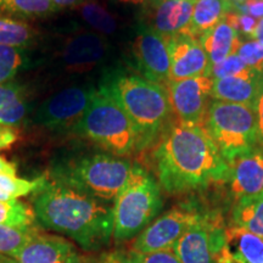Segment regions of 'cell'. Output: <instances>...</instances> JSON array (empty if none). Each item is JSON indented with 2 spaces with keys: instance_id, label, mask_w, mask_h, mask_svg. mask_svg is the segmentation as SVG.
Wrapping results in <instances>:
<instances>
[{
  "instance_id": "cell-34",
  "label": "cell",
  "mask_w": 263,
  "mask_h": 263,
  "mask_svg": "<svg viewBox=\"0 0 263 263\" xmlns=\"http://www.w3.org/2000/svg\"><path fill=\"white\" fill-rule=\"evenodd\" d=\"M234 9L256 20L263 18V0H246L242 4L234 6Z\"/></svg>"
},
{
  "instance_id": "cell-3",
  "label": "cell",
  "mask_w": 263,
  "mask_h": 263,
  "mask_svg": "<svg viewBox=\"0 0 263 263\" xmlns=\"http://www.w3.org/2000/svg\"><path fill=\"white\" fill-rule=\"evenodd\" d=\"M99 87L104 88L129 117L137 130L139 149L155 139L173 114L166 88L139 74L111 71Z\"/></svg>"
},
{
  "instance_id": "cell-9",
  "label": "cell",
  "mask_w": 263,
  "mask_h": 263,
  "mask_svg": "<svg viewBox=\"0 0 263 263\" xmlns=\"http://www.w3.org/2000/svg\"><path fill=\"white\" fill-rule=\"evenodd\" d=\"M97 88L91 85H73L59 90L38 107L33 116V123L50 130H74Z\"/></svg>"
},
{
  "instance_id": "cell-21",
  "label": "cell",
  "mask_w": 263,
  "mask_h": 263,
  "mask_svg": "<svg viewBox=\"0 0 263 263\" xmlns=\"http://www.w3.org/2000/svg\"><path fill=\"white\" fill-rule=\"evenodd\" d=\"M227 242L233 263H263V238L239 228L227 227Z\"/></svg>"
},
{
  "instance_id": "cell-39",
  "label": "cell",
  "mask_w": 263,
  "mask_h": 263,
  "mask_svg": "<svg viewBox=\"0 0 263 263\" xmlns=\"http://www.w3.org/2000/svg\"><path fill=\"white\" fill-rule=\"evenodd\" d=\"M252 39L261 42L263 44V18H259L257 21V26H256L254 37H252Z\"/></svg>"
},
{
  "instance_id": "cell-27",
  "label": "cell",
  "mask_w": 263,
  "mask_h": 263,
  "mask_svg": "<svg viewBox=\"0 0 263 263\" xmlns=\"http://www.w3.org/2000/svg\"><path fill=\"white\" fill-rule=\"evenodd\" d=\"M34 221L35 216L32 206L18 200L0 201V224L16 228H29Z\"/></svg>"
},
{
  "instance_id": "cell-40",
  "label": "cell",
  "mask_w": 263,
  "mask_h": 263,
  "mask_svg": "<svg viewBox=\"0 0 263 263\" xmlns=\"http://www.w3.org/2000/svg\"><path fill=\"white\" fill-rule=\"evenodd\" d=\"M121 3H124V4H132V5H144L149 6L155 3L156 0H120Z\"/></svg>"
},
{
  "instance_id": "cell-15",
  "label": "cell",
  "mask_w": 263,
  "mask_h": 263,
  "mask_svg": "<svg viewBox=\"0 0 263 263\" xmlns=\"http://www.w3.org/2000/svg\"><path fill=\"white\" fill-rule=\"evenodd\" d=\"M229 192L234 201L263 193V150L261 147L228 161Z\"/></svg>"
},
{
  "instance_id": "cell-14",
  "label": "cell",
  "mask_w": 263,
  "mask_h": 263,
  "mask_svg": "<svg viewBox=\"0 0 263 263\" xmlns=\"http://www.w3.org/2000/svg\"><path fill=\"white\" fill-rule=\"evenodd\" d=\"M12 263H85L76 246L59 235L39 234L31 238L11 258Z\"/></svg>"
},
{
  "instance_id": "cell-36",
  "label": "cell",
  "mask_w": 263,
  "mask_h": 263,
  "mask_svg": "<svg viewBox=\"0 0 263 263\" xmlns=\"http://www.w3.org/2000/svg\"><path fill=\"white\" fill-rule=\"evenodd\" d=\"M257 120H258V133H259V146L263 150V89L259 95L257 103Z\"/></svg>"
},
{
  "instance_id": "cell-20",
  "label": "cell",
  "mask_w": 263,
  "mask_h": 263,
  "mask_svg": "<svg viewBox=\"0 0 263 263\" xmlns=\"http://www.w3.org/2000/svg\"><path fill=\"white\" fill-rule=\"evenodd\" d=\"M233 8L228 0H195L189 26L183 33L200 39L222 22Z\"/></svg>"
},
{
  "instance_id": "cell-38",
  "label": "cell",
  "mask_w": 263,
  "mask_h": 263,
  "mask_svg": "<svg viewBox=\"0 0 263 263\" xmlns=\"http://www.w3.org/2000/svg\"><path fill=\"white\" fill-rule=\"evenodd\" d=\"M0 173L16 174V164L10 162L5 157L0 156Z\"/></svg>"
},
{
  "instance_id": "cell-22",
  "label": "cell",
  "mask_w": 263,
  "mask_h": 263,
  "mask_svg": "<svg viewBox=\"0 0 263 263\" xmlns=\"http://www.w3.org/2000/svg\"><path fill=\"white\" fill-rule=\"evenodd\" d=\"M28 114L25 89L15 81L0 83V126L17 127Z\"/></svg>"
},
{
  "instance_id": "cell-32",
  "label": "cell",
  "mask_w": 263,
  "mask_h": 263,
  "mask_svg": "<svg viewBox=\"0 0 263 263\" xmlns=\"http://www.w3.org/2000/svg\"><path fill=\"white\" fill-rule=\"evenodd\" d=\"M239 58L245 62L251 70L262 72L263 70V44L261 42L250 39V41L241 42L238 49Z\"/></svg>"
},
{
  "instance_id": "cell-31",
  "label": "cell",
  "mask_w": 263,
  "mask_h": 263,
  "mask_svg": "<svg viewBox=\"0 0 263 263\" xmlns=\"http://www.w3.org/2000/svg\"><path fill=\"white\" fill-rule=\"evenodd\" d=\"M121 263H182L173 250H160L153 252H139L128 250L114 254Z\"/></svg>"
},
{
  "instance_id": "cell-13",
  "label": "cell",
  "mask_w": 263,
  "mask_h": 263,
  "mask_svg": "<svg viewBox=\"0 0 263 263\" xmlns=\"http://www.w3.org/2000/svg\"><path fill=\"white\" fill-rule=\"evenodd\" d=\"M167 43L171 62L170 82L210 74L211 65L199 39L180 33Z\"/></svg>"
},
{
  "instance_id": "cell-1",
  "label": "cell",
  "mask_w": 263,
  "mask_h": 263,
  "mask_svg": "<svg viewBox=\"0 0 263 263\" xmlns=\"http://www.w3.org/2000/svg\"><path fill=\"white\" fill-rule=\"evenodd\" d=\"M154 156L160 186L173 195L229 179L228 162L201 124H174L161 138Z\"/></svg>"
},
{
  "instance_id": "cell-44",
  "label": "cell",
  "mask_w": 263,
  "mask_h": 263,
  "mask_svg": "<svg viewBox=\"0 0 263 263\" xmlns=\"http://www.w3.org/2000/svg\"><path fill=\"white\" fill-rule=\"evenodd\" d=\"M262 76H263V70H262Z\"/></svg>"
},
{
  "instance_id": "cell-30",
  "label": "cell",
  "mask_w": 263,
  "mask_h": 263,
  "mask_svg": "<svg viewBox=\"0 0 263 263\" xmlns=\"http://www.w3.org/2000/svg\"><path fill=\"white\" fill-rule=\"evenodd\" d=\"M34 229L16 228L0 224V255L12 258L24 248V245L31 238Z\"/></svg>"
},
{
  "instance_id": "cell-43",
  "label": "cell",
  "mask_w": 263,
  "mask_h": 263,
  "mask_svg": "<svg viewBox=\"0 0 263 263\" xmlns=\"http://www.w3.org/2000/svg\"><path fill=\"white\" fill-rule=\"evenodd\" d=\"M0 263H12V261L11 258L9 259V257H6V256L0 255Z\"/></svg>"
},
{
  "instance_id": "cell-17",
  "label": "cell",
  "mask_w": 263,
  "mask_h": 263,
  "mask_svg": "<svg viewBox=\"0 0 263 263\" xmlns=\"http://www.w3.org/2000/svg\"><path fill=\"white\" fill-rule=\"evenodd\" d=\"M108 44L105 37L94 32H82L71 35L65 43L61 58L66 67L85 71L106 58Z\"/></svg>"
},
{
  "instance_id": "cell-7",
  "label": "cell",
  "mask_w": 263,
  "mask_h": 263,
  "mask_svg": "<svg viewBox=\"0 0 263 263\" xmlns=\"http://www.w3.org/2000/svg\"><path fill=\"white\" fill-rule=\"evenodd\" d=\"M203 127L227 162L261 147L255 107L212 100L207 108Z\"/></svg>"
},
{
  "instance_id": "cell-35",
  "label": "cell",
  "mask_w": 263,
  "mask_h": 263,
  "mask_svg": "<svg viewBox=\"0 0 263 263\" xmlns=\"http://www.w3.org/2000/svg\"><path fill=\"white\" fill-rule=\"evenodd\" d=\"M17 130L12 127L0 126V151L11 147L17 141Z\"/></svg>"
},
{
  "instance_id": "cell-12",
  "label": "cell",
  "mask_w": 263,
  "mask_h": 263,
  "mask_svg": "<svg viewBox=\"0 0 263 263\" xmlns=\"http://www.w3.org/2000/svg\"><path fill=\"white\" fill-rule=\"evenodd\" d=\"M132 55L139 76L166 88L170 82V52L168 43L162 35L145 27L140 29L133 45Z\"/></svg>"
},
{
  "instance_id": "cell-16",
  "label": "cell",
  "mask_w": 263,
  "mask_h": 263,
  "mask_svg": "<svg viewBox=\"0 0 263 263\" xmlns=\"http://www.w3.org/2000/svg\"><path fill=\"white\" fill-rule=\"evenodd\" d=\"M262 89V72L250 68L242 73L213 80L211 99L256 108Z\"/></svg>"
},
{
  "instance_id": "cell-2",
  "label": "cell",
  "mask_w": 263,
  "mask_h": 263,
  "mask_svg": "<svg viewBox=\"0 0 263 263\" xmlns=\"http://www.w3.org/2000/svg\"><path fill=\"white\" fill-rule=\"evenodd\" d=\"M32 209L42 227L68 236L85 251L103 250L112 240L114 203L49 177L33 193Z\"/></svg>"
},
{
  "instance_id": "cell-24",
  "label": "cell",
  "mask_w": 263,
  "mask_h": 263,
  "mask_svg": "<svg viewBox=\"0 0 263 263\" xmlns=\"http://www.w3.org/2000/svg\"><path fill=\"white\" fill-rule=\"evenodd\" d=\"M35 32L21 20L0 15V45L25 49L32 44Z\"/></svg>"
},
{
  "instance_id": "cell-33",
  "label": "cell",
  "mask_w": 263,
  "mask_h": 263,
  "mask_svg": "<svg viewBox=\"0 0 263 263\" xmlns=\"http://www.w3.org/2000/svg\"><path fill=\"white\" fill-rule=\"evenodd\" d=\"M248 70H250V68L245 65V62L239 58L238 54H234L226 59L224 61H222L221 64L211 66L209 77H211L212 80H219V78L242 73V72H246Z\"/></svg>"
},
{
  "instance_id": "cell-18",
  "label": "cell",
  "mask_w": 263,
  "mask_h": 263,
  "mask_svg": "<svg viewBox=\"0 0 263 263\" xmlns=\"http://www.w3.org/2000/svg\"><path fill=\"white\" fill-rule=\"evenodd\" d=\"M195 0H156L150 6V28L168 41L188 28Z\"/></svg>"
},
{
  "instance_id": "cell-19",
  "label": "cell",
  "mask_w": 263,
  "mask_h": 263,
  "mask_svg": "<svg viewBox=\"0 0 263 263\" xmlns=\"http://www.w3.org/2000/svg\"><path fill=\"white\" fill-rule=\"evenodd\" d=\"M199 42L205 49L211 66L221 64L226 59L236 54L241 44L238 32L226 20L202 35Z\"/></svg>"
},
{
  "instance_id": "cell-37",
  "label": "cell",
  "mask_w": 263,
  "mask_h": 263,
  "mask_svg": "<svg viewBox=\"0 0 263 263\" xmlns=\"http://www.w3.org/2000/svg\"><path fill=\"white\" fill-rule=\"evenodd\" d=\"M54 5L58 9L61 8H74V6H81L83 3L88 2V0H51Z\"/></svg>"
},
{
  "instance_id": "cell-25",
  "label": "cell",
  "mask_w": 263,
  "mask_h": 263,
  "mask_svg": "<svg viewBox=\"0 0 263 263\" xmlns=\"http://www.w3.org/2000/svg\"><path fill=\"white\" fill-rule=\"evenodd\" d=\"M51 0H0V10L21 18H38L57 11Z\"/></svg>"
},
{
  "instance_id": "cell-10",
  "label": "cell",
  "mask_w": 263,
  "mask_h": 263,
  "mask_svg": "<svg viewBox=\"0 0 263 263\" xmlns=\"http://www.w3.org/2000/svg\"><path fill=\"white\" fill-rule=\"evenodd\" d=\"M203 212L193 206L173 207L156 217L136 239L130 250L153 252L172 250L184 233L201 218Z\"/></svg>"
},
{
  "instance_id": "cell-6",
  "label": "cell",
  "mask_w": 263,
  "mask_h": 263,
  "mask_svg": "<svg viewBox=\"0 0 263 263\" xmlns=\"http://www.w3.org/2000/svg\"><path fill=\"white\" fill-rule=\"evenodd\" d=\"M111 155L124 156L139 149V139L133 123L104 88H97L89 106L73 130Z\"/></svg>"
},
{
  "instance_id": "cell-41",
  "label": "cell",
  "mask_w": 263,
  "mask_h": 263,
  "mask_svg": "<svg viewBox=\"0 0 263 263\" xmlns=\"http://www.w3.org/2000/svg\"><path fill=\"white\" fill-rule=\"evenodd\" d=\"M99 263H121L118 259L116 258V256L114 254H108V255H104L103 257L100 258Z\"/></svg>"
},
{
  "instance_id": "cell-23",
  "label": "cell",
  "mask_w": 263,
  "mask_h": 263,
  "mask_svg": "<svg viewBox=\"0 0 263 263\" xmlns=\"http://www.w3.org/2000/svg\"><path fill=\"white\" fill-rule=\"evenodd\" d=\"M230 226L246 229L263 238V193L236 201Z\"/></svg>"
},
{
  "instance_id": "cell-8",
  "label": "cell",
  "mask_w": 263,
  "mask_h": 263,
  "mask_svg": "<svg viewBox=\"0 0 263 263\" xmlns=\"http://www.w3.org/2000/svg\"><path fill=\"white\" fill-rule=\"evenodd\" d=\"M226 230L217 213L203 212L172 250L182 263H233Z\"/></svg>"
},
{
  "instance_id": "cell-11",
  "label": "cell",
  "mask_w": 263,
  "mask_h": 263,
  "mask_svg": "<svg viewBox=\"0 0 263 263\" xmlns=\"http://www.w3.org/2000/svg\"><path fill=\"white\" fill-rule=\"evenodd\" d=\"M212 87L213 80L209 76L168 82L166 90L171 107L180 123L203 126Z\"/></svg>"
},
{
  "instance_id": "cell-5",
  "label": "cell",
  "mask_w": 263,
  "mask_h": 263,
  "mask_svg": "<svg viewBox=\"0 0 263 263\" xmlns=\"http://www.w3.org/2000/svg\"><path fill=\"white\" fill-rule=\"evenodd\" d=\"M162 207L159 182L139 164H134L129 179L114 201V241L122 244L136 239L160 216Z\"/></svg>"
},
{
  "instance_id": "cell-4",
  "label": "cell",
  "mask_w": 263,
  "mask_h": 263,
  "mask_svg": "<svg viewBox=\"0 0 263 263\" xmlns=\"http://www.w3.org/2000/svg\"><path fill=\"white\" fill-rule=\"evenodd\" d=\"M133 167L128 160L111 154H87L60 160L52 166L49 178L114 203Z\"/></svg>"
},
{
  "instance_id": "cell-29",
  "label": "cell",
  "mask_w": 263,
  "mask_h": 263,
  "mask_svg": "<svg viewBox=\"0 0 263 263\" xmlns=\"http://www.w3.org/2000/svg\"><path fill=\"white\" fill-rule=\"evenodd\" d=\"M27 65L28 59L25 49L0 45V83L11 81Z\"/></svg>"
},
{
  "instance_id": "cell-42",
  "label": "cell",
  "mask_w": 263,
  "mask_h": 263,
  "mask_svg": "<svg viewBox=\"0 0 263 263\" xmlns=\"http://www.w3.org/2000/svg\"><path fill=\"white\" fill-rule=\"evenodd\" d=\"M228 2H229L230 4H232L233 6H236V5L242 4V3H245L246 0H228Z\"/></svg>"
},
{
  "instance_id": "cell-28",
  "label": "cell",
  "mask_w": 263,
  "mask_h": 263,
  "mask_svg": "<svg viewBox=\"0 0 263 263\" xmlns=\"http://www.w3.org/2000/svg\"><path fill=\"white\" fill-rule=\"evenodd\" d=\"M82 17L90 27L97 29L103 34H111L116 31L117 22L111 12H108L104 6L93 2H85L81 5Z\"/></svg>"
},
{
  "instance_id": "cell-26",
  "label": "cell",
  "mask_w": 263,
  "mask_h": 263,
  "mask_svg": "<svg viewBox=\"0 0 263 263\" xmlns=\"http://www.w3.org/2000/svg\"><path fill=\"white\" fill-rule=\"evenodd\" d=\"M45 182V177L35 179L18 178L16 174L0 173V201H12L35 193Z\"/></svg>"
}]
</instances>
